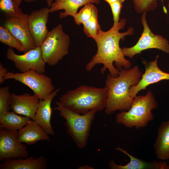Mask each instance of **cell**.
<instances>
[{
    "instance_id": "28",
    "label": "cell",
    "mask_w": 169,
    "mask_h": 169,
    "mask_svg": "<svg viewBox=\"0 0 169 169\" xmlns=\"http://www.w3.org/2000/svg\"><path fill=\"white\" fill-rule=\"evenodd\" d=\"M125 0H117L109 4L113 16V25L117 24L119 22L120 11Z\"/></svg>"
},
{
    "instance_id": "26",
    "label": "cell",
    "mask_w": 169,
    "mask_h": 169,
    "mask_svg": "<svg viewBox=\"0 0 169 169\" xmlns=\"http://www.w3.org/2000/svg\"><path fill=\"white\" fill-rule=\"evenodd\" d=\"M11 95L9 86L0 87V115L10 111Z\"/></svg>"
},
{
    "instance_id": "23",
    "label": "cell",
    "mask_w": 169,
    "mask_h": 169,
    "mask_svg": "<svg viewBox=\"0 0 169 169\" xmlns=\"http://www.w3.org/2000/svg\"><path fill=\"white\" fill-rule=\"evenodd\" d=\"M98 11L94 6L91 18L83 24V30L86 36L95 39L101 29L100 26L98 21Z\"/></svg>"
},
{
    "instance_id": "5",
    "label": "cell",
    "mask_w": 169,
    "mask_h": 169,
    "mask_svg": "<svg viewBox=\"0 0 169 169\" xmlns=\"http://www.w3.org/2000/svg\"><path fill=\"white\" fill-rule=\"evenodd\" d=\"M54 109L58 111L60 116L65 120L64 125L67 133L79 149L87 145L92 123L97 111L91 110L82 114L74 112L63 106L59 102H55Z\"/></svg>"
},
{
    "instance_id": "3",
    "label": "cell",
    "mask_w": 169,
    "mask_h": 169,
    "mask_svg": "<svg viewBox=\"0 0 169 169\" xmlns=\"http://www.w3.org/2000/svg\"><path fill=\"white\" fill-rule=\"evenodd\" d=\"M107 98L105 86L98 88L82 85L62 95L58 101L69 109L84 114L91 110L98 111L105 109Z\"/></svg>"
},
{
    "instance_id": "2",
    "label": "cell",
    "mask_w": 169,
    "mask_h": 169,
    "mask_svg": "<svg viewBox=\"0 0 169 169\" xmlns=\"http://www.w3.org/2000/svg\"><path fill=\"white\" fill-rule=\"evenodd\" d=\"M141 74L137 65L129 69L122 68L116 77L110 74L107 75L105 82L107 93L105 109L106 115H110L117 110H129L134 99L129 94L130 89L139 82Z\"/></svg>"
},
{
    "instance_id": "24",
    "label": "cell",
    "mask_w": 169,
    "mask_h": 169,
    "mask_svg": "<svg viewBox=\"0 0 169 169\" xmlns=\"http://www.w3.org/2000/svg\"><path fill=\"white\" fill-rule=\"evenodd\" d=\"M0 8L8 17L23 18L27 14L17 6L13 0H0Z\"/></svg>"
},
{
    "instance_id": "21",
    "label": "cell",
    "mask_w": 169,
    "mask_h": 169,
    "mask_svg": "<svg viewBox=\"0 0 169 169\" xmlns=\"http://www.w3.org/2000/svg\"><path fill=\"white\" fill-rule=\"evenodd\" d=\"M31 119L13 111L6 112L0 115V128L12 131H18L26 125Z\"/></svg>"
},
{
    "instance_id": "11",
    "label": "cell",
    "mask_w": 169,
    "mask_h": 169,
    "mask_svg": "<svg viewBox=\"0 0 169 169\" xmlns=\"http://www.w3.org/2000/svg\"><path fill=\"white\" fill-rule=\"evenodd\" d=\"M159 57V55H157L153 61L149 63L146 61L143 62L145 66V71L141 74L139 82L130 88L129 94L132 97L134 98L140 91L145 90L150 84L161 80H169V73L162 71L158 66Z\"/></svg>"
},
{
    "instance_id": "22",
    "label": "cell",
    "mask_w": 169,
    "mask_h": 169,
    "mask_svg": "<svg viewBox=\"0 0 169 169\" xmlns=\"http://www.w3.org/2000/svg\"><path fill=\"white\" fill-rule=\"evenodd\" d=\"M0 42L9 47L14 48L19 52H23L22 43L4 26L0 27Z\"/></svg>"
},
{
    "instance_id": "14",
    "label": "cell",
    "mask_w": 169,
    "mask_h": 169,
    "mask_svg": "<svg viewBox=\"0 0 169 169\" xmlns=\"http://www.w3.org/2000/svg\"><path fill=\"white\" fill-rule=\"evenodd\" d=\"M10 110L16 113L34 120L39 99L34 94L25 93L16 94L11 93Z\"/></svg>"
},
{
    "instance_id": "16",
    "label": "cell",
    "mask_w": 169,
    "mask_h": 169,
    "mask_svg": "<svg viewBox=\"0 0 169 169\" xmlns=\"http://www.w3.org/2000/svg\"><path fill=\"white\" fill-rule=\"evenodd\" d=\"M115 149L126 155L130 161L126 165H122L117 164L114 160H111L109 163L111 169H169V166L166 162L156 160L147 161L133 156L120 146L115 147Z\"/></svg>"
},
{
    "instance_id": "10",
    "label": "cell",
    "mask_w": 169,
    "mask_h": 169,
    "mask_svg": "<svg viewBox=\"0 0 169 169\" xmlns=\"http://www.w3.org/2000/svg\"><path fill=\"white\" fill-rule=\"evenodd\" d=\"M18 131L0 128V161L10 159L28 157L27 146L18 137Z\"/></svg>"
},
{
    "instance_id": "7",
    "label": "cell",
    "mask_w": 169,
    "mask_h": 169,
    "mask_svg": "<svg viewBox=\"0 0 169 169\" xmlns=\"http://www.w3.org/2000/svg\"><path fill=\"white\" fill-rule=\"evenodd\" d=\"M4 79H13L27 86L39 100L45 99L55 90L50 78L34 69L24 73L8 72Z\"/></svg>"
},
{
    "instance_id": "20",
    "label": "cell",
    "mask_w": 169,
    "mask_h": 169,
    "mask_svg": "<svg viewBox=\"0 0 169 169\" xmlns=\"http://www.w3.org/2000/svg\"><path fill=\"white\" fill-rule=\"evenodd\" d=\"M158 133L153 145L155 153L159 159H169V120L162 123L158 128Z\"/></svg>"
},
{
    "instance_id": "4",
    "label": "cell",
    "mask_w": 169,
    "mask_h": 169,
    "mask_svg": "<svg viewBox=\"0 0 169 169\" xmlns=\"http://www.w3.org/2000/svg\"><path fill=\"white\" fill-rule=\"evenodd\" d=\"M158 106L154 95L148 90L145 95L136 96L129 110L121 111L116 115L115 121L126 128L145 127L154 119L152 110Z\"/></svg>"
},
{
    "instance_id": "32",
    "label": "cell",
    "mask_w": 169,
    "mask_h": 169,
    "mask_svg": "<svg viewBox=\"0 0 169 169\" xmlns=\"http://www.w3.org/2000/svg\"><path fill=\"white\" fill-rule=\"evenodd\" d=\"M13 1L17 6L19 7V6L22 2V0H13Z\"/></svg>"
},
{
    "instance_id": "31",
    "label": "cell",
    "mask_w": 169,
    "mask_h": 169,
    "mask_svg": "<svg viewBox=\"0 0 169 169\" xmlns=\"http://www.w3.org/2000/svg\"><path fill=\"white\" fill-rule=\"evenodd\" d=\"M53 0H46L48 8H50L52 3L53 2Z\"/></svg>"
},
{
    "instance_id": "29",
    "label": "cell",
    "mask_w": 169,
    "mask_h": 169,
    "mask_svg": "<svg viewBox=\"0 0 169 169\" xmlns=\"http://www.w3.org/2000/svg\"><path fill=\"white\" fill-rule=\"evenodd\" d=\"M8 70L3 64L0 63V84H2L5 80L4 77L8 72Z\"/></svg>"
},
{
    "instance_id": "34",
    "label": "cell",
    "mask_w": 169,
    "mask_h": 169,
    "mask_svg": "<svg viewBox=\"0 0 169 169\" xmlns=\"http://www.w3.org/2000/svg\"><path fill=\"white\" fill-rule=\"evenodd\" d=\"M37 0H24L25 2L26 3H30L35 2Z\"/></svg>"
},
{
    "instance_id": "15",
    "label": "cell",
    "mask_w": 169,
    "mask_h": 169,
    "mask_svg": "<svg viewBox=\"0 0 169 169\" xmlns=\"http://www.w3.org/2000/svg\"><path fill=\"white\" fill-rule=\"evenodd\" d=\"M60 90L59 88L54 90L44 100H39L34 120L49 135L54 136V131L51 124L53 109L52 101L58 95Z\"/></svg>"
},
{
    "instance_id": "19",
    "label": "cell",
    "mask_w": 169,
    "mask_h": 169,
    "mask_svg": "<svg viewBox=\"0 0 169 169\" xmlns=\"http://www.w3.org/2000/svg\"><path fill=\"white\" fill-rule=\"evenodd\" d=\"M100 0H55L49 8L50 13L64 10L60 12L59 18L62 19L68 16L73 17L77 13L79 8L89 3L98 4Z\"/></svg>"
},
{
    "instance_id": "27",
    "label": "cell",
    "mask_w": 169,
    "mask_h": 169,
    "mask_svg": "<svg viewBox=\"0 0 169 169\" xmlns=\"http://www.w3.org/2000/svg\"><path fill=\"white\" fill-rule=\"evenodd\" d=\"M136 12L142 13L153 10L157 7L156 0H132Z\"/></svg>"
},
{
    "instance_id": "1",
    "label": "cell",
    "mask_w": 169,
    "mask_h": 169,
    "mask_svg": "<svg viewBox=\"0 0 169 169\" xmlns=\"http://www.w3.org/2000/svg\"><path fill=\"white\" fill-rule=\"evenodd\" d=\"M126 23V19L122 18L117 24L113 25L108 31L100 30L94 39L97 47V51L86 64L85 69L87 71H91L97 64H102L103 66L100 69L102 74L107 69L109 74L116 77L122 68H131V64L125 58L119 45L120 39L134 33V29L131 27H129L125 32H119L120 30L125 27Z\"/></svg>"
},
{
    "instance_id": "30",
    "label": "cell",
    "mask_w": 169,
    "mask_h": 169,
    "mask_svg": "<svg viewBox=\"0 0 169 169\" xmlns=\"http://www.w3.org/2000/svg\"><path fill=\"white\" fill-rule=\"evenodd\" d=\"M93 167L88 165H85L81 166L78 167V169H94Z\"/></svg>"
},
{
    "instance_id": "9",
    "label": "cell",
    "mask_w": 169,
    "mask_h": 169,
    "mask_svg": "<svg viewBox=\"0 0 169 169\" xmlns=\"http://www.w3.org/2000/svg\"><path fill=\"white\" fill-rule=\"evenodd\" d=\"M6 57L13 61L16 68L21 73L34 69L39 73H44L46 63L43 60L40 46L30 50L23 54H16L13 48L7 49Z\"/></svg>"
},
{
    "instance_id": "18",
    "label": "cell",
    "mask_w": 169,
    "mask_h": 169,
    "mask_svg": "<svg viewBox=\"0 0 169 169\" xmlns=\"http://www.w3.org/2000/svg\"><path fill=\"white\" fill-rule=\"evenodd\" d=\"M47 159L44 156L5 159L0 164V169H46Z\"/></svg>"
},
{
    "instance_id": "35",
    "label": "cell",
    "mask_w": 169,
    "mask_h": 169,
    "mask_svg": "<svg viewBox=\"0 0 169 169\" xmlns=\"http://www.w3.org/2000/svg\"><path fill=\"white\" fill-rule=\"evenodd\" d=\"M168 8H169V2L168 3Z\"/></svg>"
},
{
    "instance_id": "6",
    "label": "cell",
    "mask_w": 169,
    "mask_h": 169,
    "mask_svg": "<svg viewBox=\"0 0 169 169\" xmlns=\"http://www.w3.org/2000/svg\"><path fill=\"white\" fill-rule=\"evenodd\" d=\"M69 37L59 24L49 31L40 46L42 57L46 64L54 65L69 53Z\"/></svg>"
},
{
    "instance_id": "17",
    "label": "cell",
    "mask_w": 169,
    "mask_h": 169,
    "mask_svg": "<svg viewBox=\"0 0 169 169\" xmlns=\"http://www.w3.org/2000/svg\"><path fill=\"white\" fill-rule=\"evenodd\" d=\"M18 135L19 141L27 145L34 144L40 141L50 140L49 135L35 120L32 119L18 131Z\"/></svg>"
},
{
    "instance_id": "8",
    "label": "cell",
    "mask_w": 169,
    "mask_h": 169,
    "mask_svg": "<svg viewBox=\"0 0 169 169\" xmlns=\"http://www.w3.org/2000/svg\"><path fill=\"white\" fill-rule=\"evenodd\" d=\"M146 12L142 13L141 22L143 30L137 43L129 48L123 47L122 50L125 56L132 58L135 55L141 54L142 51L151 49H156L169 54V42L159 34H155L151 30L147 23Z\"/></svg>"
},
{
    "instance_id": "25",
    "label": "cell",
    "mask_w": 169,
    "mask_h": 169,
    "mask_svg": "<svg viewBox=\"0 0 169 169\" xmlns=\"http://www.w3.org/2000/svg\"><path fill=\"white\" fill-rule=\"evenodd\" d=\"M94 5L89 3L84 6L80 11L73 17L75 23L78 25L83 24L91 17Z\"/></svg>"
},
{
    "instance_id": "12",
    "label": "cell",
    "mask_w": 169,
    "mask_h": 169,
    "mask_svg": "<svg viewBox=\"0 0 169 169\" xmlns=\"http://www.w3.org/2000/svg\"><path fill=\"white\" fill-rule=\"evenodd\" d=\"M49 13V8L46 7L33 11L28 16V27L36 47L40 46L49 32L47 24Z\"/></svg>"
},
{
    "instance_id": "33",
    "label": "cell",
    "mask_w": 169,
    "mask_h": 169,
    "mask_svg": "<svg viewBox=\"0 0 169 169\" xmlns=\"http://www.w3.org/2000/svg\"><path fill=\"white\" fill-rule=\"evenodd\" d=\"M107 2L109 4L116 1L117 0H104Z\"/></svg>"
},
{
    "instance_id": "13",
    "label": "cell",
    "mask_w": 169,
    "mask_h": 169,
    "mask_svg": "<svg viewBox=\"0 0 169 169\" xmlns=\"http://www.w3.org/2000/svg\"><path fill=\"white\" fill-rule=\"evenodd\" d=\"M28 15L23 18L7 17L3 25L22 43L23 53L36 47L28 27Z\"/></svg>"
}]
</instances>
